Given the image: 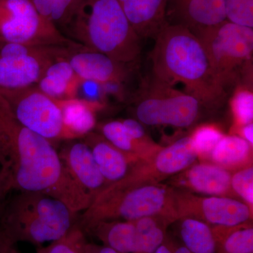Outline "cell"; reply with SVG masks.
<instances>
[{
  "mask_svg": "<svg viewBox=\"0 0 253 253\" xmlns=\"http://www.w3.org/2000/svg\"><path fill=\"white\" fill-rule=\"evenodd\" d=\"M0 169L7 176L11 191L43 193L78 213L91 204L54 144L18 122L1 95Z\"/></svg>",
  "mask_w": 253,
  "mask_h": 253,
  "instance_id": "obj_1",
  "label": "cell"
},
{
  "mask_svg": "<svg viewBox=\"0 0 253 253\" xmlns=\"http://www.w3.org/2000/svg\"><path fill=\"white\" fill-rule=\"evenodd\" d=\"M151 53L154 79L163 84L184 86V92L206 106H217L225 89L214 76L199 38L180 24L168 23L155 38Z\"/></svg>",
  "mask_w": 253,
  "mask_h": 253,
  "instance_id": "obj_2",
  "label": "cell"
},
{
  "mask_svg": "<svg viewBox=\"0 0 253 253\" xmlns=\"http://www.w3.org/2000/svg\"><path fill=\"white\" fill-rule=\"evenodd\" d=\"M63 28L78 44L118 62L140 55L141 38L117 0H80Z\"/></svg>",
  "mask_w": 253,
  "mask_h": 253,
  "instance_id": "obj_3",
  "label": "cell"
},
{
  "mask_svg": "<svg viewBox=\"0 0 253 253\" xmlns=\"http://www.w3.org/2000/svg\"><path fill=\"white\" fill-rule=\"evenodd\" d=\"M79 213L62 201L41 192L19 191L5 201L0 228L11 241L40 247L79 226Z\"/></svg>",
  "mask_w": 253,
  "mask_h": 253,
  "instance_id": "obj_4",
  "label": "cell"
},
{
  "mask_svg": "<svg viewBox=\"0 0 253 253\" xmlns=\"http://www.w3.org/2000/svg\"><path fill=\"white\" fill-rule=\"evenodd\" d=\"M173 205L174 188L171 186L157 183L124 187L112 184L83 211L79 226L85 232L103 221H134L154 216L172 217L176 221Z\"/></svg>",
  "mask_w": 253,
  "mask_h": 253,
  "instance_id": "obj_5",
  "label": "cell"
},
{
  "mask_svg": "<svg viewBox=\"0 0 253 253\" xmlns=\"http://www.w3.org/2000/svg\"><path fill=\"white\" fill-rule=\"evenodd\" d=\"M196 36L206 49L214 76L225 89L236 79L239 68L252 57L253 28L225 20Z\"/></svg>",
  "mask_w": 253,
  "mask_h": 253,
  "instance_id": "obj_6",
  "label": "cell"
},
{
  "mask_svg": "<svg viewBox=\"0 0 253 253\" xmlns=\"http://www.w3.org/2000/svg\"><path fill=\"white\" fill-rule=\"evenodd\" d=\"M0 42L35 46L79 44L43 17L32 0H0Z\"/></svg>",
  "mask_w": 253,
  "mask_h": 253,
  "instance_id": "obj_7",
  "label": "cell"
},
{
  "mask_svg": "<svg viewBox=\"0 0 253 253\" xmlns=\"http://www.w3.org/2000/svg\"><path fill=\"white\" fill-rule=\"evenodd\" d=\"M72 46L0 42V93L36 85L50 63L66 56Z\"/></svg>",
  "mask_w": 253,
  "mask_h": 253,
  "instance_id": "obj_8",
  "label": "cell"
},
{
  "mask_svg": "<svg viewBox=\"0 0 253 253\" xmlns=\"http://www.w3.org/2000/svg\"><path fill=\"white\" fill-rule=\"evenodd\" d=\"M201 105L192 95L153 78L136 101L135 115L146 126L188 127L199 117Z\"/></svg>",
  "mask_w": 253,
  "mask_h": 253,
  "instance_id": "obj_9",
  "label": "cell"
},
{
  "mask_svg": "<svg viewBox=\"0 0 253 253\" xmlns=\"http://www.w3.org/2000/svg\"><path fill=\"white\" fill-rule=\"evenodd\" d=\"M16 120L54 144L73 140L64 124L62 111L56 100L42 92L36 85L19 90L0 93Z\"/></svg>",
  "mask_w": 253,
  "mask_h": 253,
  "instance_id": "obj_10",
  "label": "cell"
},
{
  "mask_svg": "<svg viewBox=\"0 0 253 253\" xmlns=\"http://www.w3.org/2000/svg\"><path fill=\"white\" fill-rule=\"evenodd\" d=\"M173 206L176 221L190 217L211 226L232 227L249 224L253 219V209L234 198L202 197L174 188Z\"/></svg>",
  "mask_w": 253,
  "mask_h": 253,
  "instance_id": "obj_11",
  "label": "cell"
},
{
  "mask_svg": "<svg viewBox=\"0 0 253 253\" xmlns=\"http://www.w3.org/2000/svg\"><path fill=\"white\" fill-rule=\"evenodd\" d=\"M66 58L83 81L92 82L101 85L121 84L129 75L126 63L118 62L81 44L72 46Z\"/></svg>",
  "mask_w": 253,
  "mask_h": 253,
  "instance_id": "obj_12",
  "label": "cell"
},
{
  "mask_svg": "<svg viewBox=\"0 0 253 253\" xmlns=\"http://www.w3.org/2000/svg\"><path fill=\"white\" fill-rule=\"evenodd\" d=\"M59 151L60 158L78 186L91 203L108 186L89 146L84 141H67Z\"/></svg>",
  "mask_w": 253,
  "mask_h": 253,
  "instance_id": "obj_13",
  "label": "cell"
},
{
  "mask_svg": "<svg viewBox=\"0 0 253 253\" xmlns=\"http://www.w3.org/2000/svg\"><path fill=\"white\" fill-rule=\"evenodd\" d=\"M231 177L230 171L217 165L201 163L191 165L185 170L175 174L169 182L176 189L236 199L231 189Z\"/></svg>",
  "mask_w": 253,
  "mask_h": 253,
  "instance_id": "obj_14",
  "label": "cell"
},
{
  "mask_svg": "<svg viewBox=\"0 0 253 253\" xmlns=\"http://www.w3.org/2000/svg\"><path fill=\"white\" fill-rule=\"evenodd\" d=\"M169 18L196 35L226 20L225 0H168Z\"/></svg>",
  "mask_w": 253,
  "mask_h": 253,
  "instance_id": "obj_15",
  "label": "cell"
},
{
  "mask_svg": "<svg viewBox=\"0 0 253 253\" xmlns=\"http://www.w3.org/2000/svg\"><path fill=\"white\" fill-rule=\"evenodd\" d=\"M83 139L90 149L108 186L126 177L136 163L141 161L113 146L101 134L90 132Z\"/></svg>",
  "mask_w": 253,
  "mask_h": 253,
  "instance_id": "obj_16",
  "label": "cell"
},
{
  "mask_svg": "<svg viewBox=\"0 0 253 253\" xmlns=\"http://www.w3.org/2000/svg\"><path fill=\"white\" fill-rule=\"evenodd\" d=\"M139 38H156L168 24V0H117Z\"/></svg>",
  "mask_w": 253,
  "mask_h": 253,
  "instance_id": "obj_17",
  "label": "cell"
},
{
  "mask_svg": "<svg viewBox=\"0 0 253 253\" xmlns=\"http://www.w3.org/2000/svg\"><path fill=\"white\" fill-rule=\"evenodd\" d=\"M81 81L66 56H61L46 68L36 86L51 99H72L77 97Z\"/></svg>",
  "mask_w": 253,
  "mask_h": 253,
  "instance_id": "obj_18",
  "label": "cell"
},
{
  "mask_svg": "<svg viewBox=\"0 0 253 253\" xmlns=\"http://www.w3.org/2000/svg\"><path fill=\"white\" fill-rule=\"evenodd\" d=\"M62 111L65 126L73 139H83L96 126L95 112L101 107L99 102L80 98L56 100Z\"/></svg>",
  "mask_w": 253,
  "mask_h": 253,
  "instance_id": "obj_19",
  "label": "cell"
},
{
  "mask_svg": "<svg viewBox=\"0 0 253 253\" xmlns=\"http://www.w3.org/2000/svg\"><path fill=\"white\" fill-rule=\"evenodd\" d=\"M103 245L121 253H134L136 229L134 221L111 220L96 223L85 231Z\"/></svg>",
  "mask_w": 253,
  "mask_h": 253,
  "instance_id": "obj_20",
  "label": "cell"
},
{
  "mask_svg": "<svg viewBox=\"0 0 253 253\" xmlns=\"http://www.w3.org/2000/svg\"><path fill=\"white\" fill-rule=\"evenodd\" d=\"M252 154L253 146L241 136L231 134L221 138L209 159L214 164L230 171L250 166L247 163H251Z\"/></svg>",
  "mask_w": 253,
  "mask_h": 253,
  "instance_id": "obj_21",
  "label": "cell"
},
{
  "mask_svg": "<svg viewBox=\"0 0 253 253\" xmlns=\"http://www.w3.org/2000/svg\"><path fill=\"white\" fill-rule=\"evenodd\" d=\"M179 241L192 253H215L217 241L213 226L194 218L178 219Z\"/></svg>",
  "mask_w": 253,
  "mask_h": 253,
  "instance_id": "obj_22",
  "label": "cell"
},
{
  "mask_svg": "<svg viewBox=\"0 0 253 253\" xmlns=\"http://www.w3.org/2000/svg\"><path fill=\"white\" fill-rule=\"evenodd\" d=\"M174 222L175 219L165 216H154L134 220L136 229L134 253H154L164 241L168 226Z\"/></svg>",
  "mask_w": 253,
  "mask_h": 253,
  "instance_id": "obj_23",
  "label": "cell"
},
{
  "mask_svg": "<svg viewBox=\"0 0 253 253\" xmlns=\"http://www.w3.org/2000/svg\"><path fill=\"white\" fill-rule=\"evenodd\" d=\"M213 230L217 241L215 253H253V228L251 223L232 227L213 226Z\"/></svg>",
  "mask_w": 253,
  "mask_h": 253,
  "instance_id": "obj_24",
  "label": "cell"
},
{
  "mask_svg": "<svg viewBox=\"0 0 253 253\" xmlns=\"http://www.w3.org/2000/svg\"><path fill=\"white\" fill-rule=\"evenodd\" d=\"M99 131L106 140L123 152L135 156L141 161L149 159L126 130L122 121H112L101 124Z\"/></svg>",
  "mask_w": 253,
  "mask_h": 253,
  "instance_id": "obj_25",
  "label": "cell"
},
{
  "mask_svg": "<svg viewBox=\"0 0 253 253\" xmlns=\"http://www.w3.org/2000/svg\"><path fill=\"white\" fill-rule=\"evenodd\" d=\"M32 1L40 14L59 29L60 28L64 27L80 0H32Z\"/></svg>",
  "mask_w": 253,
  "mask_h": 253,
  "instance_id": "obj_26",
  "label": "cell"
},
{
  "mask_svg": "<svg viewBox=\"0 0 253 253\" xmlns=\"http://www.w3.org/2000/svg\"><path fill=\"white\" fill-rule=\"evenodd\" d=\"M86 242L85 233L78 226L61 239L38 247L36 253H84Z\"/></svg>",
  "mask_w": 253,
  "mask_h": 253,
  "instance_id": "obj_27",
  "label": "cell"
},
{
  "mask_svg": "<svg viewBox=\"0 0 253 253\" xmlns=\"http://www.w3.org/2000/svg\"><path fill=\"white\" fill-rule=\"evenodd\" d=\"M234 121V129L252 123L253 121V94L252 90L240 86L230 101Z\"/></svg>",
  "mask_w": 253,
  "mask_h": 253,
  "instance_id": "obj_28",
  "label": "cell"
},
{
  "mask_svg": "<svg viewBox=\"0 0 253 253\" xmlns=\"http://www.w3.org/2000/svg\"><path fill=\"white\" fill-rule=\"evenodd\" d=\"M224 136V133L217 126L207 124L196 128L190 136L197 153L198 158L206 161L209 159L213 149Z\"/></svg>",
  "mask_w": 253,
  "mask_h": 253,
  "instance_id": "obj_29",
  "label": "cell"
},
{
  "mask_svg": "<svg viewBox=\"0 0 253 253\" xmlns=\"http://www.w3.org/2000/svg\"><path fill=\"white\" fill-rule=\"evenodd\" d=\"M231 187L236 197L242 199L251 209L253 207V168H242L231 174Z\"/></svg>",
  "mask_w": 253,
  "mask_h": 253,
  "instance_id": "obj_30",
  "label": "cell"
},
{
  "mask_svg": "<svg viewBox=\"0 0 253 253\" xmlns=\"http://www.w3.org/2000/svg\"><path fill=\"white\" fill-rule=\"evenodd\" d=\"M0 253H21L16 248V244L6 236L0 228Z\"/></svg>",
  "mask_w": 253,
  "mask_h": 253,
  "instance_id": "obj_31",
  "label": "cell"
},
{
  "mask_svg": "<svg viewBox=\"0 0 253 253\" xmlns=\"http://www.w3.org/2000/svg\"><path fill=\"white\" fill-rule=\"evenodd\" d=\"M11 191L9 179L6 174L0 169V214L5 201L7 199L8 194Z\"/></svg>",
  "mask_w": 253,
  "mask_h": 253,
  "instance_id": "obj_32",
  "label": "cell"
},
{
  "mask_svg": "<svg viewBox=\"0 0 253 253\" xmlns=\"http://www.w3.org/2000/svg\"><path fill=\"white\" fill-rule=\"evenodd\" d=\"M84 253H121L116 251V250L104 246V245H99L92 244V243L86 242L84 247Z\"/></svg>",
  "mask_w": 253,
  "mask_h": 253,
  "instance_id": "obj_33",
  "label": "cell"
},
{
  "mask_svg": "<svg viewBox=\"0 0 253 253\" xmlns=\"http://www.w3.org/2000/svg\"><path fill=\"white\" fill-rule=\"evenodd\" d=\"M240 136L247 141L251 146H253V123L241 126L236 130Z\"/></svg>",
  "mask_w": 253,
  "mask_h": 253,
  "instance_id": "obj_34",
  "label": "cell"
},
{
  "mask_svg": "<svg viewBox=\"0 0 253 253\" xmlns=\"http://www.w3.org/2000/svg\"><path fill=\"white\" fill-rule=\"evenodd\" d=\"M168 236L172 253H192L189 249H186L184 245L181 244L179 240L176 239L168 233Z\"/></svg>",
  "mask_w": 253,
  "mask_h": 253,
  "instance_id": "obj_35",
  "label": "cell"
},
{
  "mask_svg": "<svg viewBox=\"0 0 253 253\" xmlns=\"http://www.w3.org/2000/svg\"><path fill=\"white\" fill-rule=\"evenodd\" d=\"M154 253H172L169 239H168V233L162 244L158 248Z\"/></svg>",
  "mask_w": 253,
  "mask_h": 253,
  "instance_id": "obj_36",
  "label": "cell"
}]
</instances>
